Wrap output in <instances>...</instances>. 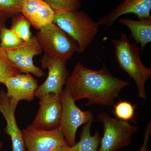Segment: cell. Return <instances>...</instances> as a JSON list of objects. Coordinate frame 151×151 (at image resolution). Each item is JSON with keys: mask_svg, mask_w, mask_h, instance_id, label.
Wrapping results in <instances>:
<instances>
[{"mask_svg": "<svg viewBox=\"0 0 151 151\" xmlns=\"http://www.w3.org/2000/svg\"><path fill=\"white\" fill-rule=\"evenodd\" d=\"M21 13L39 30L53 23L55 13L44 0H23Z\"/></svg>", "mask_w": 151, "mask_h": 151, "instance_id": "cell-14", "label": "cell"}, {"mask_svg": "<svg viewBox=\"0 0 151 151\" xmlns=\"http://www.w3.org/2000/svg\"><path fill=\"white\" fill-rule=\"evenodd\" d=\"M61 96L54 93L39 98L40 108L32 126L36 129L51 130L59 127L62 112Z\"/></svg>", "mask_w": 151, "mask_h": 151, "instance_id": "cell-10", "label": "cell"}, {"mask_svg": "<svg viewBox=\"0 0 151 151\" xmlns=\"http://www.w3.org/2000/svg\"><path fill=\"white\" fill-rule=\"evenodd\" d=\"M53 23L77 42V52H84L98 32L97 22L81 11L55 14Z\"/></svg>", "mask_w": 151, "mask_h": 151, "instance_id": "cell-3", "label": "cell"}, {"mask_svg": "<svg viewBox=\"0 0 151 151\" xmlns=\"http://www.w3.org/2000/svg\"><path fill=\"white\" fill-rule=\"evenodd\" d=\"M23 42L10 29L5 26L1 29L0 33V46L2 48L6 49L16 47Z\"/></svg>", "mask_w": 151, "mask_h": 151, "instance_id": "cell-20", "label": "cell"}, {"mask_svg": "<svg viewBox=\"0 0 151 151\" xmlns=\"http://www.w3.org/2000/svg\"><path fill=\"white\" fill-rule=\"evenodd\" d=\"M1 83L6 87L7 95L18 102L33 100L38 86L37 80L31 73H20L5 78Z\"/></svg>", "mask_w": 151, "mask_h": 151, "instance_id": "cell-12", "label": "cell"}, {"mask_svg": "<svg viewBox=\"0 0 151 151\" xmlns=\"http://www.w3.org/2000/svg\"><path fill=\"white\" fill-rule=\"evenodd\" d=\"M3 145V142H0V150H1V148L2 147Z\"/></svg>", "mask_w": 151, "mask_h": 151, "instance_id": "cell-25", "label": "cell"}, {"mask_svg": "<svg viewBox=\"0 0 151 151\" xmlns=\"http://www.w3.org/2000/svg\"><path fill=\"white\" fill-rule=\"evenodd\" d=\"M97 119L103 124L104 131L97 151H116L128 147L131 144L132 135L139 130L138 126L113 119L106 112L98 114Z\"/></svg>", "mask_w": 151, "mask_h": 151, "instance_id": "cell-5", "label": "cell"}, {"mask_svg": "<svg viewBox=\"0 0 151 151\" xmlns=\"http://www.w3.org/2000/svg\"><path fill=\"white\" fill-rule=\"evenodd\" d=\"M129 84L113 76L104 65L93 70L78 63L66 79L65 89L75 101L87 99L86 106H107L113 105L121 90Z\"/></svg>", "mask_w": 151, "mask_h": 151, "instance_id": "cell-1", "label": "cell"}, {"mask_svg": "<svg viewBox=\"0 0 151 151\" xmlns=\"http://www.w3.org/2000/svg\"><path fill=\"white\" fill-rule=\"evenodd\" d=\"M50 6L55 14L70 12L79 10L81 0H44Z\"/></svg>", "mask_w": 151, "mask_h": 151, "instance_id": "cell-18", "label": "cell"}, {"mask_svg": "<svg viewBox=\"0 0 151 151\" xmlns=\"http://www.w3.org/2000/svg\"><path fill=\"white\" fill-rule=\"evenodd\" d=\"M20 73V70L8 58L4 49L0 46V83L5 78Z\"/></svg>", "mask_w": 151, "mask_h": 151, "instance_id": "cell-19", "label": "cell"}, {"mask_svg": "<svg viewBox=\"0 0 151 151\" xmlns=\"http://www.w3.org/2000/svg\"><path fill=\"white\" fill-rule=\"evenodd\" d=\"M151 0H125L106 16L98 20V25L107 27L112 25L119 17L124 14H133L138 19L151 18Z\"/></svg>", "mask_w": 151, "mask_h": 151, "instance_id": "cell-13", "label": "cell"}, {"mask_svg": "<svg viewBox=\"0 0 151 151\" xmlns=\"http://www.w3.org/2000/svg\"><path fill=\"white\" fill-rule=\"evenodd\" d=\"M148 151H151L150 150H149Z\"/></svg>", "mask_w": 151, "mask_h": 151, "instance_id": "cell-26", "label": "cell"}, {"mask_svg": "<svg viewBox=\"0 0 151 151\" xmlns=\"http://www.w3.org/2000/svg\"><path fill=\"white\" fill-rule=\"evenodd\" d=\"M4 50L8 58L21 73H31L39 78L45 75L42 69L33 62V58L43 52L36 36L19 46Z\"/></svg>", "mask_w": 151, "mask_h": 151, "instance_id": "cell-7", "label": "cell"}, {"mask_svg": "<svg viewBox=\"0 0 151 151\" xmlns=\"http://www.w3.org/2000/svg\"><path fill=\"white\" fill-rule=\"evenodd\" d=\"M23 0H0V11L10 18L21 13Z\"/></svg>", "mask_w": 151, "mask_h": 151, "instance_id": "cell-22", "label": "cell"}, {"mask_svg": "<svg viewBox=\"0 0 151 151\" xmlns=\"http://www.w3.org/2000/svg\"><path fill=\"white\" fill-rule=\"evenodd\" d=\"M114 113L119 120L128 122L133 118L134 109L132 104L127 101H121L114 107Z\"/></svg>", "mask_w": 151, "mask_h": 151, "instance_id": "cell-21", "label": "cell"}, {"mask_svg": "<svg viewBox=\"0 0 151 151\" xmlns=\"http://www.w3.org/2000/svg\"><path fill=\"white\" fill-rule=\"evenodd\" d=\"M116 61L122 70L134 81L138 96L142 100L147 98L145 84L150 78L151 68L146 67L141 60L137 44H131L128 35L122 32L119 40H112Z\"/></svg>", "mask_w": 151, "mask_h": 151, "instance_id": "cell-2", "label": "cell"}, {"mask_svg": "<svg viewBox=\"0 0 151 151\" xmlns=\"http://www.w3.org/2000/svg\"><path fill=\"white\" fill-rule=\"evenodd\" d=\"M22 132L27 151H61L64 147L69 146L59 127L42 130L30 125Z\"/></svg>", "mask_w": 151, "mask_h": 151, "instance_id": "cell-8", "label": "cell"}, {"mask_svg": "<svg viewBox=\"0 0 151 151\" xmlns=\"http://www.w3.org/2000/svg\"><path fill=\"white\" fill-rule=\"evenodd\" d=\"M36 36L44 54L48 56L67 61L77 52V42L54 23L41 28Z\"/></svg>", "mask_w": 151, "mask_h": 151, "instance_id": "cell-4", "label": "cell"}, {"mask_svg": "<svg viewBox=\"0 0 151 151\" xmlns=\"http://www.w3.org/2000/svg\"><path fill=\"white\" fill-rule=\"evenodd\" d=\"M64 60L44 54L40 59L41 67L48 70V76L43 84L38 86L36 96L38 99L44 94L54 93L61 96L63 85L69 73Z\"/></svg>", "mask_w": 151, "mask_h": 151, "instance_id": "cell-9", "label": "cell"}, {"mask_svg": "<svg viewBox=\"0 0 151 151\" xmlns=\"http://www.w3.org/2000/svg\"><path fill=\"white\" fill-rule=\"evenodd\" d=\"M117 20L129 29L131 37L136 43L140 44L143 52L146 45L151 42V18L138 20L122 18L118 19Z\"/></svg>", "mask_w": 151, "mask_h": 151, "instance_id": "cell-15", "label": "cell"}, {"mask_svg": "<svg viewBox=\"0 0 151 151\" xmlns=\"http://www.w3.org/2000/svg\"><path fill=\"white\" fill-rule=\"evenodd\" d=\"M151 134V122H149L147 124L143 136L142 144L139 151H148L150 150L148 148V144L150 140Z\"/></svg>", "mask_w": 151, "mask_h": 151, "instance_id": "cell-23", "label": "cell"}, {"mask_svg": "<svg viewBox=\"0 0 151 151\" xmlns=\"http://www.w3.org/2000/svg\"><path fill=\"white\" fill-rule=\"evenodd\" d=\"M9 17L6 14L0 11V33L3 27L6 26V23Z\"/></svg>", "mask_w": 151, "mask_h": 151, "instance_id": "cell-24", "label": "cell"}, {"mask_svg": "<svg viewBox=\"0 0 151 151\" xmlns=\"http://www.w3.org/2000/svg\"><path fill=\"white\" fill-rule=\"evenodd\" d=\"M92 123L84 124L80 136V140L73 146L64 147L61 151H97L101 143V137L96 131L93 136L91 135Z\"/></svg>", "mask_w": 151, "mask_h": 151, "instance_id": "cell-16", "label": "cell"}, {"mask_svg": "<svg viewBox=\"0 0 151 151\" xmlns=\"http://www.w3.org/2000/svg\"><path fill=\"white\" fill-rule=\"evenodd\" d=\"M32 24L29 20L22 14L13 17L10 29L22 40L27 41L32 36L30 30Z\"/></svg>", "mask_w": 151, "mask_h": 151, "instance_id": "cell-17", "label": "cell"}, {"mask_svg": "<svg viewBox=\"0 0 151 151\" xmlns=\"http://www.w3.org/2000/svg\"><path fill=\"white\" fill-rule=\"evenodd\" d=\"M18 103L9 97L4 90L0 91V112L6 122L4 131L10 137L12 151H27L23 134L18 127L15 116Z\"/></svg>", "mask_w": 151, "mask_h": 151, "instance_id": "cell-11", "label": "cell"}, {"mask_svg": "<svg viewBox=\"0 0 151 151\" xmlns=\"http://www.w3.org/2000/svg\"><path fill=\"white\" fill-rule=\"evenodd\" d=\"M62 112L59 127L62 130L65 141L70 147L75 144L76 135L81 125L94 122L90 110L83 111L76 106L73 100L65 89L61 94Z\"/></svg>", "mask_w": 151, "mask_h": 151, "instance_id": "cell-6", "label": "cell"}]
</instances>
